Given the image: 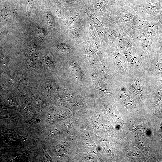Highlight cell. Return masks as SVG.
I'll return each instance as SVG.
<instances>
[{
	"label": "cell",
	"mask_w": 162,
	"mask_h": 162,
	"mask_svg": "<svg viewBox=\"0 0 162 162\" xmlns=\"http://www.w3.org/2000/svg\"><path fill=\"white\" fill-rule=\"evenodd\" d=\"M48 23L50 27L53 28L55 26L54 19L51 14L49 13L47 15Z\"/></svg>",
	"instance_id": "9a60e30c"
},
{
	"label": "cell",
	"mask_w": 162,
	"mask_h": 162,
	"mask_svg": "<svg viewBox=\"0 0 162 162\" xmlns=\"http://www.w3.org/2000/svg\"><path fill=\"white\" fill-rule=\"evenodd\" d=\"M151 52L162 54V25L160 24L153 42Z\"/></svg>",
	"instance_id": "8fae6325"
},
{
	"label": "cell",
	"mask_w": 162,
	"mask_h": 162,
	"mask_svg": "<svg viewBox=\"0 0 162 162\" xmlns=\"http://www.w3.org/2000/svg\"><path fill=\"white\" fill-rule=\"evenodd\" d=\"M117 46L126 59L129 71L145 73L148 71L150 65L148 55L142 51H135L121 45Z\"/></svg>",
	"instance_id": "277c9868"
},
{
	"label": "cell",
	"mask_w": 162,
	"mask_h": 162,
	"mask_svg": "<svg viewBox=\"0 0 162 162\" xmlns=\"http://www.w3.org/2000/svg\"><path fill=\"white\" fill-rule=\"evenodd\" d=\"M81 24L79 22L75 23L72 27V31L73 34L77 36L80 33L82 30Z\"/></svg>",
	"instance_id": "5bb4252c"
},
{
	"label": "cell",
	"mask_w": 162,
	"mask_h": 162,
	"mask_svg": "<svg viewBox=\"0 0 162 162\" xmlns=\"http://www.w3.org/2000/svg\"><path fill=\"white\" fill-rule=\"evenodd\" d=\"M150 82L146 73L129 70L123 81L128 89L142 101L147 94Z\"/></svg>",
	"instance_id": "7a4b0ae2"
},
{
	"label": "cell",
	"mask_w": 162,
	"mask_h": 162,
	"mask_svg": "<svg viewBox=\"0 0 162 162\" xmlns=\"http://www.w3.org/2000/svg\"><path fill=\"white\" fill-rule=\"evenodd\" d=\"M161 131H162V124H161Z\"/></svg>",
	"instance_id": "e0dca14e"
},
{
	"label": "cell",
	"mask_w": 162,
	"mask_h": 162,
	"mask_svg": "<svg viewBox=\"0 0 162 162\" xmlns=\"http://www.w3.org/2000/svg\"><path fill=\"white\" fill-rule=\"evenodd\" d=\"M136 12L132 8L127 6L119 8L110 14L109 24L112 26L127 22L132 18Z\"/></svg>",
	"instance_id": "ba28073f"
},
{
	"label": "cell",
	"mask_w": 162,
	"mask_h": 162,
	"mask_svg": "<svg viewBox=\"0 0 162 162\" xmlns=\"http://www.w3.org/2000/svg\"><path fill=\"white\" fill-rule=\"evenodd\" d=\"M132 8L136 12H142L154 16L162 14V0H151L144 4Z\"/></svg>",
	"instance_id": "9c48e42d"
},
{
	"label": "cell",
	"mask_w": 162,
	"mask_h": 162,
	"mask_svg": "<svg viewBox=\"0 0 162 162\" xmlns=\"http://www.w3.org/2000/svg\"><path fill=\"white\" fill-rule=\"evenodd\" d=\"M160 24L154 20L144 28L129 33L139 48L149 55L151 52L154 39Z\"/></svg>",
	"instance_id": "3957f363"
},
{
	"label": "cell",
	"mask_w": 162,
	"mask_h": 162,
	"mask_svg": "<svg viewBox=\"0 0 162 162\" xmlns=\"http://www.w3.org/2000/svg\"><path fill=\"white\" fill-rule=\"evenodd\" d=\"M94 8L98 10H102L106 16L110 14L109 9L105 5V0H91Z\"/></svg>",
	"instance_id": "4fadbf2b"
},
{
	"label": "cell",
	"mask_w": 162,
	"mask_h": 162,
	"mask_svg": "<svg viewBox=\"0 0 162 162\" xmlns=\"http://www.w3.org/2000/svg\"><path fill=\"white\" fill-rule=\"evenodd\" d=\"M154 20L162 25V14L154 16Z\"/></svg>",
	"instance_id": "2e32d148"
},
{
	"label": "cell",
	"mask_w": 162,
	"mask_h": 162,
	"mask_svg": "<svg viewBox=\"0 0 162 162\" xmlns=\"http://www.w3.org/2000/svg\"><path fill=\"white\" fill-rule=\"evenodd\" d=\"M154 16L142 12H136L128 22L119 24L128 33L142 29L152 22Z\"/></svg>",
	"instance_id": "8992f818"
},
{
	"label": "cell",
	"mask_w": 162,
	"mask_h": 162,
	"mask_svg": "<svg viewBox=\"0 0 162 162\" xmlns=\"http://www.w3.org/2000/svg\"></svg>",
	"instance_id": "ac0fdd59"
},
{
	"label": "cell",
	"mask_w": 162,
	"mask_h": 162,
	"mask_svg": "<svg viewBox=\"0 0 162 162\" xmlns=\"http://www.w3.org/2000/svg\"><path fill=\"white\" fill-rule=\"evenodd\" d=\"M148 56L150 65L146 74L150 79L158 80L162 78V54L151 52Z\"/></svg>",
	"instance_id": "52a82bcc"
},
{
	"label": "cell",
	"mask_w": 162,
	"mask_h": 162,
	"mask_svg": "<svg viewBox=\"0 0 162 162\" xmlns=\"http://www.w3.org/2000/svg\"><path fill=\"white\" fill-rule=\"evenodd\" d=\"M88 41L90 45L100 55L99 41L94 33L91 23L88 26Z\"/></svg>",
	"instance_id": "7c38bea8"
},
{
	"label": "cell",
	"mask_w": 162,
	"mask_h": 162,
	"mask_svg": "<svg viewBox=\"0 0 162 162\" xmlns=\"http://www.w3.org/2000/svg\"><path fill=\"white\" fill-rule=\"evenodd\" d=\"M116 25L111 31H107V35L112 41L116 45H121L135 51H143L138 47L130 34L119 24Z\"/></svg>",
	"instance_id": "5b68a950"
},
{
	"label": "cell",
	"mask_w": 162,
	"mask_h": 162,
	"mask_svg": "<svg viewBox=\"0 0 162 162\" xmlns=\"http://www.w3.org/2000/svg\"><path fill=\"white\" fill-rule=\"evenodd\" d=\"M86 13L90 22L94 25L101 40L104 42L107 40L108 35L104 24L97 17L92 6H90L89 7Z\"/></svg>",
	"instance_id": "30bf717a"
},
{
	"label": "cell",
	"mask_w": 162,
	"mask_h": 162,
	"mask_svg": "<svg viewBox=\"0 0 162 162\" xmlns=\"http://www.w3.org/2000/svg\"><path fill=\"white\" fill-rule=\"evenodd\" d=\"M105 44L110 74L114 81H124L129 72L126 59L112 41Z\"/></svg>",
	"instance_id": "6da1fadb"
}]
</instances>
